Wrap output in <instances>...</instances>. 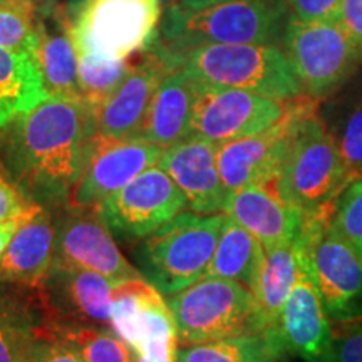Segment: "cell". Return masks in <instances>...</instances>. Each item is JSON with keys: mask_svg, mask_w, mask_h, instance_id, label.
<instances>
[{"mask_svg": "<svg viewBox=\"0 0 362 362\" xmlns=\"http://www.w3.org/2000/svg\"><path fill=\"white\" fill-rule=\"evenodd\" d=\"M96 116L83 99L49 96L0 131V163L27 202L69 206Z\"/></svg>", "mask_w": 362, "mask_h": 362, "instance_id": "6da1fadb", "label": "cell"}, {"mask_svg": "<svg viewBox=\"0 0 362 362\" xmlns=\"http://www.w3.org/2000/svg\"><path fill=\"white\" fill-rule=\"evenodd\" d=\"M161 52L171 69L181 67L203 84L248 90L275 101L304 93L287 56L275 44H206L173 54L161 47Z\"/></svg>", "mask_w": 362, "mask_h": 362, "instance_id": "7a4b0ae2", "label": "cell"}, {"mask_svg": "<svg viewBox=\"0 0 362 362\" xmlns=\"http://www.w3.org/2000/svg\"><path fill=\"white\" fill-rule=\"evenodd\" d=\"M288 17L285 0H230L200 11L173 4L163 13L158 42L170 54L206 44H275Z\"/></svg>", "mask_w": 362, "mask_h": 362, "instance_id": "3957f363", "label": "cell"}, {"mask_svg": "<svg viewBox=\"0 0 362 362\" xmlns=\"http://www.w3.org/2000/svg\"><path fill=\"white\" fill-rule=\"evenodd\" d=\"M161 7L158 0H71L66 16L76 52L128 61L158 39Z\"/></svg>", "mask_w": 362, "mask_h": 362, "instance_id": "277c9868", "label": "cell"}, {"mask_svg": "<svg viewBox=\"0 0 362 362\" xmlns=\"http://www.w3.org/2000/svg\"><path fill=\"white\" fill-rule=\"evenodd\" d=\"M226 215L185 211L151 233L136 252L143 277L163 296H173L205 277Z\"/></svg>", "mask_w": 362, "mask_h": 362, "instance_id": "5b68a950", "label": "cell"}, {"mask_svg": "<svg viewBox=\"0 0 362 362\" xmlns=\"http://www.w3.org/2000/svg\"><path fill=\"white\" fill-rule=\"evenodd\" d=\"M334 206L305 215L297 259L332 320L362 317V259L332 223Z\"/></svg>", "mask_w": 362, "mask_h": 362, "instance_id": "8992f818", "label": "cell"}, {"mask_svg": "<svg viewBox=\"0 0 362 362\" xmlns=\"http://www.w3.org/2000/svg\"><path fill=\"white\" fill-rule=\"evenodd\" d=\"M168 305L178 344L185 347L262 334L255 297L252 291L232 280L205 275L168 296Z\"/></svg>", "mask_w": 362, "mask_h": 362, "instance_id": "52a82bcc", "label": "cell"}, {"mask_svg": "<svg viewBox=\"0 0 362 362\" xmlns=\"http://www.w3.org/2000/svg\"><path fill=\"white\" fill-rule=\"evenodd\" d=\"M352 176L344 165L339 143L315 115L298 126L279 176L284 197L305 215L334 206Z\"/></svg>", "mask_w": 362, "mask_h": 362, "instance_id": "ba28073f", "label": "cell"}, {"mask_svg": "<svg viewBox=\"0 0 362 362\" xmlns=\"http://www.w3.org/2000/svg\"><path fill=\"white\" fill-rule=\"evenodd\" d=\"M282 44L304 93L310 98L339 88L362 57L339 19L298 22L288 17Z\"/></svg>", "mask_w": 362, "mask_h": 362, "instance_id": "9c48e42d", "label": "cell"}, {"mask_svg": "<svg viewBox=\"0 0 362 362\" xmlns=\"http://www.w3.org/2000/svg\"><path fill=\"white\" fill-rule=\"evenodd\" d=\"M314 99L298 96L285 101V115L277 124L248 138L218 144L216 163L226 192L279 178L298 126L314 115Z\"/></svg>", "mask_w": 362, "mask_h": 362, "instance_id": "30bf717a", "label": "cell"}, {"mask_svg": "<svg viewBox=\"0 0 362 362\" xmlns=\"http://www.w3.org/2000/svg\"><path fill=\"white\" fill-rule=\"evenodd\" d=\"M111 330L141 357H176L178 334L163 293L144 277L117 284L112 291Z\"/></svg>", "mask_w": 362, "mask_h": 362, "instance_id": "8fae6325", "label": "cell"}, {"mask_svg": "<svg viewBox=\"0 0 362 362\" xmlns=\"http://www.w3.org/2000/svg\"><path fill=\"white\" fill-rule=\"evenodd\" d=\"M284 115L285 101L197 81L192 134L216 144L228 143L272 128Z\"/></svg>", "mask_w": 362, "mask_h": 362, "instance_id": "7c38bea8", "label": "cell"}, {"mask_svg": "<svg viewBox=\"0 0 362 362\" xmlns=\"http://www.w3.org/2000/svg\"><path fill=\"white\" fill-rule=\"evenodd\" d=\"M187 206V197L178 185L160 166H153L94 210L112 232L144 238L175 220Z\"/></svg>", "mask_w": 362, "mask_h": 362, "instance_id": "4fadbf2b", "label": "cell"}, {"mask_svg": "<svg viewBox=\"0 0 362 362\" xmlns=\"http://www.w3.org/2000/svg\"><path fill=\"white\" fill-rule=\"evenodd\" d=\"M116 285L96 272L52 264L35 288L45 329L74 325L111 327V302Z\"/></svg>", "mask_w": 362, "mask_h": 362, "instance_id": "5bb4252c", "label": "cell"}, {"mask_svg": "<svg viewBox=\"0 0 362 362\" xmlns=\"http://www.w3.org/2000/svg\"><path fill=\"white\" fill-rule=\"evenodd\" d=\"M165 149L134 139H106L94 134L86 149L83 175L71 194L69 206L98 208L136 176L158 166Z\"/></svg>", "mask_w": 362, "mask_h": 362, "instance_id": "9a60e30c", "label": "cell"}, {"mask_svg": "<svg viewBox=\"0 0 362 362\" xmlns=\"http://www.w3.org/2000/svg\"><path fill=\"white\" fill-rule=\"evenodd\" d=\"M54 264L96 272L115 285L143 277L124 259L111 228L94 208L66 206L56 221Z\"/></svg>", "mask_w": 362, "mask_h": 362, "instance_id": "2e32d148", "label": "cell"}, {"mask_svg": "<svg viewBox=\"0 0 362 362\" xmlns=\"http://www.w3.org/2000/svg\"><path fill=\"white\" fill-rule=\"evenodd\" d=\"M171 71L156 39L138 61H133L128 78L96 112L94 134L106 139L139 138L153 96Z\"/></svg>", "mask_w": 362, "mask_h": 362, "instance_id": "e0dca14e", "label": "cell"}, {"mask_svg": "<svg viewBox=\"0 0 362 362\" xmlns=\"http://www.w3.org/2000/svg\"><path fill=\"white\" fill-rule=\"evenodd\" d=\"M225 215L250 232L264 250L296 242L305 221L304 211L284 197L279 178L230 193Z\"/></svg>", "mask_w": 362, "mask_h": 362, "instance_id": "ac0fdd59", "label": "cell"}, {"mask_svg": "<svg viewBox=\"0 0 362 362\" xmlns=\"http://www.w3.org/2000/svg\"><path fill=\"white\" fill-rule=\"evenodd\" d=\"M218 144L202 136L187 139L163 151L158 166L178 185L189 210L202 215L225 214L228 192L220 178L216 163Z\"/></svg>", "mask_w": 362, "mask_h": 362, "instance_id": "d6986e66", "label": "cell"}, {"mask_svg": "<svg viewBox=\"0 0 362 362\" xmlns=\"http://www.w3.org/2000/svg\"><path fill=\"white\" fill-rule=\"evenodd\" d=\"M275 349H287L309 362H327L332 346L329 315L309 274L298 262L297 282L285 302L275 332L267 337Z\"/></svg>", "mask_w": 362, "mask_h": 362, "instance_id": "ffe728a7", "label": "cell"}, {"mask_svg": "<svg viewBox=\"0 0 362 362\" xmlns=\"http://www.w3.org/2000/svg\"><path fill=\"white\" fill-rule=\"evenodd\" d=\"M39 42L34 59L45 90L54 98H81L78 52L67 29L66 7L59 0H39Z\"/></svg>", "mask_w": 362, "mask_h": 362, "instance_id": "44dd1931", "label": "cell"}, {"mask_svg": "<svg viewBox=\"0 0 362 362\" xmlns=\"http://www.w3.org/2000/svg\"><path fill=\"white\" fill-rule=\"evenodd\" d=\"M56 223L47 208L40 206L17 230L0 259V284L37 288L54 264Z\"/></svg>", "mask_w": 362, "mask_h": 362, "instance_id": "7402d4cb", "label": "cell"}, {"mask_svg": "<svg viewBox=\"0 0 362 362\" xmlns=\"http://www.w3.org/2000/svg\"><path fill=\"white\" fill-rule=\"evenodd\" d=\"M194 98L197 81L181 67L171 71L153 96L139 138L163 149L187 139L192 134Z\"/></svg>", "mask_w": 362, "mask_h": 362, "instance_id": "603a6c76", "label": "cell"}, {"mask_svg": "<svg viewBox=\"0 0 362 362\" xmlns=\"http://www.w3.org/2000/svg\"><path fill=\"white\" fill-rule=\"evenodd\" d=\"M44 330L35 288L0 284V362H25Z\"/></svg>", "mask_w": 362, "mask_h": 362, "instance_id": "cb8c5ba5", "label": "cell"}, {"mask_svg": "<svg viewBox=\"0 0 362 362\" xmlns=\"http://www.w3.org/2000/svg\"><path fill=\"white\" fill-rule=\"evenodd\" d=\"M298 275L296 242L265 250L259 280L253 288L257 315L262 336L270 337L279 324V317L293 291Z\"/></svg>", "mask_w": 362, "mask_h": 362, "instance_id": "d4e9b609", "label": "cell"}, {"mask_svg": "<svg viewBox=\"0 0 362 362\" xmlns=\"http://www.w3.org/2000/svg\"><path fill=\"white\" fill-rule=\"evenodd\" d=\"M47 98L35 59L0 47V131Z\"/></svg>", "mask_w": 362, "mask_h": 362, "instance_id": "484cf974", "label": "cell"}, {"mask_svg": "<svg viewBox=\"0 0 362 362\" xmlns=\"http://www.w3.org/2000/svg\"><path fill=\"white\" fill-rule=\"evenodd\" d=\"M264 255L265 250L259 240L226 216L206 277L232 280L242 284L253 293Z\"/></svg>", "mask_w": 362, "mask_h": 362, "instance_id": "4316f807", "label": "cell"}, {"mask_svg": "<svg viewBox=\"0 0 362 362\" xmlns=\"http://www.w3.org/2000/svg\"><path fill=\"white\" fill-rule=\"evenodd\" d=\"M277 349L262 334L194 344L178 349L176 362H272Z\"/></svg>", "mask_w": 362, "mask_h": 362, "instance_id": "83f0119b", "label": "cell"}, {"mask_svg": "<svg viewBox=\"0 0 362 362\" xmlns=\"http://www.w3.org/2000/svg\"><path fill=\"white\" fill-rule=\"evenodd\" d=\"M133 69V61H106V59L78 52V81L81 98L96 112L123 84Z\"/></svg>", "mask_w": 362, "mask_h": 362, "instance_id": "f1b7e54d", "label": "cell"}, {"mask_svg": "<svg viewBox=\"0 0 362 362\" xmlns=\"http://www.w3.org/2000/svg\"><path fill=\"white\" fill-rule=\"evenodd\" d=\"M37 42V4L34 0H0V47L34 57Z\"/></svg>", "mask_w": 362, "mask_h": 362, "instance_id": "f546056e", "label": "cell"}, {"mask_svg": "<svg viewBox=\"0 0 362 362\" xmlns=\"http://www.w3.org/2000/svg\"><path fill=\"white\" fill-rule=\"evenodd\" d=\"M69 341L84 362H134V352L107 327L74 325L47 330Z\"/></svg>", "mask_w": 362, "mask_h": 362, "instance_id": "4dcf8cb0", "label": "cell"}, {"mask_svg": "<svg viewBox=\"0 0 362 362\" xmlns=\"http://www.w3.org/2000/svg\"><path fill=\"white\" fill-rule=\"evenodd\" d=\"M332 223L362 259V178L351 181L339 194Z\"/></svg>", "mask_w": 362, "mask_h": 362, "instance_id": "1f68e13d", "label": "cell"}, {"mask_svg": "<svg viewBox=\"0 0 362 362\" xmlns=\"http://www.w3.org/2000/svg\"><path fill=\"white\" fill-rule=\"evenodd\" d=\"M25 362H84L69 341L44 330L33 344Z\"/></svg>", "mask_w": 362, "mask_h": 362, "instance_id": "d6a6232c", "label": "cell"}, {"mask_svg": "<svg viewBox=\"0 0 362 362\" xmlns=\"http://www.w3.org/2000/svg\"><path fill=\"white\" fill-rule=\"evenodd\" d=\"M288 16L298 22L337 19L342 0H285Z\"/></svg>", "mask_w": 362, "mask_h": 362, "instance_id": "836d02e7", "label": "cell"}, {"mask_svg": "<svg viewBox=\"0 0 362 362\" xmlns=\"http://www.w3.org/2000/svg\"><path fill=\"white\" fill-rule=\"evenodd\" d=\"M339 149H341L342 161L347 171L352 180H356L354 176L362 168V111H357L351 117L342 141L339 143Z\"/></svg>", "mask_w": 362, "mask_h": 362, "instance_id": "e575fe53", "label": "cell"}, {"mask_svg": "<svg viewBox=\"0 0 362 362\" xmlns=\"http://www.w3.org/2000/svg\"><path fill=\"white\" fill-rule=\"evenodd\" d=\"M35 205L37 203L27 202L19 189L13 187V183L4 171L2 163H0V223L27 214Z\"/></svg>", "mask_w": 362, "mask_h": 362, "instance_id": "d590c367", "label": "cell"}, {"mask_svg": "<svg viewBox=\"0 0 362 362\" xmlns=\"http://www.w3.org/2000/svg\"><path fill=\"white\" fill-rule=\"evenodd\" d=\"M327 362H362V325L337 341L332 339Z\"/></svg>", "mask_w": 362, "mask_h": 362, "instance_id": "8d00e7d4", "label": "cell"}, {"mask_svg": "<svg viewBox=\"0 0 362 362\" xmlns=\"http://www.w3.org/2000/svg\"><path fill=\"white\" fill-rule=\"evenodd\" d=\"M337 19L351 34L362 54V0H342Z\"/></svg>", "mask_w": 362, "mask_h": 362, "instance_id": "74e56055", "label": "cell"}, {"mask_svg": "<svg viewBox=\"0 0 362 362\" xmlns=\"http://www.w3.org/2000/svg\"><path fill=\"white\" fill-rule=\"evenodd\" d=\"M39 208H40V205H35L34 208H30V210L27 211V214L21 215V216H16V218H11V220H7V221H2V223H0V259H2L4 252L7 250L8 243H11V240L13 238V235L17 233V230H19L21 226L24 225L25 221L29 220L30 216H33L35 211L39 210Z\"/></svg>", "mask_w": 362, "mask_h": 362, "instance_id": "f35d334b", "label": "cell"}, {"mask_svg": "<svg viewBox=\"0 0 362 362\" xmlns=\"http://www.w3.org/2000/svg\"><path fill=\"white\" fill-rule=\"evenodd\" d=\"M223 2H230V0H180L175 6L185 8V11H200V8H206Z\"/></svg>", "mask_w": 362, "mask_h": 362, "instance_id": "ab89813d", "label": "cell"}, {"mask_svg": "<svg viewBox=\"0 0 362 362\" xmlns=\"http://www.w3.org/2000/svg\"><path fill=\"white\" fill-rule=\"evenodd\" d=\"M158 2L161 4V6H173V4H176V2H180V0H158Z\"/></svg>", "mask_w": 362, "mask_h": 362, "instance_id": "60d3db41", "label": "cell"}, {"mask_svg": "<svg viewBox=\"0 0 362 362\" xmlns=\"http://www.w3.org/2000/svg\"><path fill=\"white\" fill-rule=\"evenodd\" d=\"M34 2H39V0H34Z\"/></svg>", "mask_w": 362, "mask_h": 362, "instance_id": "b9f144b4", "label": "cell"}, {"mask_svg": "<svg viewBox=\"0 0 362 362\" xmlns=\"http://www.w3.org/2000/svg\"><path fill=\"white\" fill-rule=\"evenodd\" d=\"M59 2H62V0H59ZM69 2H71V0H69Z\"/></svg>", "mask_w": 362, "mask_h": 362, "instance_id": "7bdbcfd3", "label": "cell"}]
</instances>
